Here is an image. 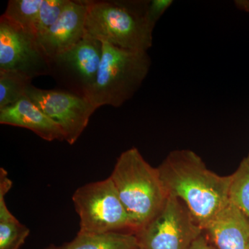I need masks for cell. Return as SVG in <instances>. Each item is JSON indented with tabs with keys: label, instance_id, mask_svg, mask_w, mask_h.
Listing matches in <instances>:
<instances>
[{
	"label": "cell",
	"instance_id": "obj_1",
	"mask_svg": "<svg viewBox=\"0 0 249 249\" xmlns=\"http://www.w3.org/2000/svg\"><path fill=\"white\" fill-rule=\"evenodd\" d=\"M157 169L168 196L182 201L203 230L229 202L231 175L208 169L191 150L170 152Z\"/></svg>",
	"mask_w": 249,
	"mask_h": 249
},
{
	"label": "cell",
	"instance_id": "obj_2",
	"mask_svg": "<svg viewBox=\"0 0 249 249\" xmlns=\"http://www.w3.org/2000/svg\"><path fill=\"white\" fill-rule=\"evenodd\" d=\"M87 35L119 48L147 52L153 42L149 0H85Z\"/></svg>",
	"mask_w": 249,
	"mask_h": 249
},
{
	"label": "cell",
	"instance_id": "obj_3",
	"mask_svg": "<svg viewBox=\"0 0 249 249\" xmlns=\"http://www.w3.org/2000/svg\"><path fill=\"white\" fill-rule=\"evenodd\" d=\"M109 178L134 234L160 212L168 199L158 169L149 164L136 147L121 154Z\"/></svg>",
	"mask_w": 249,
	"mask_h": 249
},
{
	"label": "cell",
	"instance_id": "obj_4",
	"mask_svg": "<svg viewBox=\"0 0 249 249\" xmlns=\"http://www.w3.org/2000/svg\"><path fill=\"white\" fill-rule=\"evenodd\" d=\"M103 55L96 80L86 98L95 109L121 107L142 86L151 66L147 52L119 48L102 42Z\"/></svg>",
	"mask_w": 249,
	"mask_h": 249
},
{
	"label": "cell",
	"instance_id": "obj_5",
	"mask_svg": "<svg viewBox=\"0 0 249 249\" xmlns=\"http://www.w3.org/2000/svg\"><path fill=\"white\" fill-rule=\"evenodd\" d=\"M72 200L80 218V232L134 233L128 214L110 178L80 186Z\"/></svg>",
	"mask_w": 249,
	"mask_h": 249
},
{
	"label": "cell",
	"instance_id": "obj_6",
	"mask_svg": "<svg viewBox=\"0 0 249 249\" xmlns=\"http://www.w3.org/2000/svg\"><path fill=\"white\" fill-rule=\"evenodd\" d=\"M203 232L186 205L168 196L160 212L135 235L139 249H189Z\"/></svg>",
	"mask_w": 249,
	"mask_h": 249
},
{
	"label": "cell",
	"instance_id": "obj_7",
	"mask_svg": "<svg viewBox=\"0 0 249 249\" xmlns=\"http://www.w3.org/2000/svg\"><path fill=\"white\" fill-rule=\"evenodd\" d=\"M0 71L16 72L31 80L52 73L50 59L37 37L4 15L0 18Z\"/></svg>",
	"mask_w": 249,
	"mask_h": 249
},
{
	"label": "cell",
	"instance_id": "obj_8",
	"mask_svg": "<svg viewBox=\"0 0 249 249\" xmlns=\"http://www.w3.org/2000/svg\"><path fill=\"white\" fill-rule=\"evenodd\" d=\"M102 55V42L85 34L76 45L51 59V75L62 89L86 98L96 80Z\"/></svg>",
	"mask_w": 249,
	"mask_h": 249
},
{
	"label": "cell",
	"instance_id": "obj_9",
	"mask_svg": "<svg viewBox=\"0 0 249 249\" xmlns=\"http://www.w3.org/2000/svg\"><path fill=\"white\" fill-rule=\"evenodd\" d=\"M27 96L55 123L73 145L80 137L96 110L88 98L63 89H42L32 84Z\"/></svg>",
	"mask_w": 249,
	"mask_h": 249
},
{
	"label": "cell",
	"instance_id": "obj_10",
	"mask_svg": "<svg viewBox=\"0 0 249 249\" xmlns=\"http://www.w3.org/2000/svg\"><path fill=\"white\" fill-rule=\"evenodd\" d=\"M86 18L85 0H70L58 20L38 39L50 60L71 49L85 37Z\"/></svg>",
	"mask_w": 249,
	"mask_h": 249
},
{
	"label": "cell",
	"instance_id": "obj_11",
	"mask_svg": "<svg viewBox=\"0 0 249 249\" xmlns=\"http://www.w3.org/2000/svg\"><path fill=\"white\" fill-rule=\"evenodd\" d=\"M214 249H249V219L229 203L204 229Z\"/></svg>",
	"mask_w": 249,
	"mask_h": 249
},
{
	"label": "cell",
	"instance_id": "obj_12",
	"mask_svg": "<svg viewBox=\"0 0 249 249\" xmlns=\"http://www.w3.org/2000/svg\"><path fill=\"white\" fill-rule=\"evenodd\" d=\"M0 124L29 129L47 142L65 141V136L58 124L27 96L0 109Z\"/></svg>",
	"mask_w": 249,
	"mask_h": 249
},
{
	"label": "cell",
	"instance_id": "obj_13",
	"mask_svg": "<svg viewBox=\"0 0 249 249\" xmlns=\"http://www.w3.org/2000/svg\"><path fill=\"white\" fill-rule=\"evenodd\" d=\"M7 172L0 169V249H19L30 233L29 228L11 213L5 196L12 187Z\"/></svg>",
	"mask_w": 249,
	"mask_h": 249
},
{
	"label": "cell",
	"instance_id": "obj_14",
	"mask_svg": "<svg viewBox=\"0 0 249 249\" xmlns=\"http://www.w3.org/2000/svg\"><path fill=\"white\" fill-rule=\"evenodd\" d=\"M63 249H139L135 234L125 232L78 231Z\"/></svg>",
	"mask_w": 249,
	"mask_h": 249
},
{
	"label": "cell",
	"instance_id": "obj_15",
	"mask_svg": "<svg viewBox=\"0 0 249 249\" xmlns=\"http://www.w3.org/2000/svg\"><path fill=\"white\" fill-rule=\"evenodd\" d=\"M31 80L16 72L0 71V109L27 97Z\"/></svg>",
	"mask_w": 249,
	"mask_h": 249
},
{
	"label": "cell",
	"instance_id": "obj_16",
	"mask_svg": "<svg viewBox=\"0 0 249 249\" xmlns=\"http://www.w3.org/2000/svg\"><path fill=\"white\" fill-rule=\"evenodd\" d=\"M42 1L43 0H10L3 15L35 36L34 31Z\"/></svg>",
	"mask_w": 249,
	"mask_h": 249
},
{
	"label": "cell",
	"instance_id": "obj_17",
	"mask_svg": "<svg viewBox=\"0 0 249 249\" xmlns=\"http://www.w3.org/2000/svg\"><path fill=\"white\" fill-rule=\"evenodd\" d=\"M230 202L237 206L249 219V157L241 162L237 169L231 175L229 190Z\"/></svg>",
	"mask_w": 249,
	"mask_h": 249
},
{
	"label": "cell",
	"instance_id": "obj_18",
	"mask_svg": "<svg viewBox=\"0 0 249 249\" xmlns=\"http://www.w3.org/2000/svg\"><path fill=\"white\" fill-rule=\"evenodd\" d=\"M69 1L70 0H43L34 31L37 40L58 20Z\"/></svg>",
	"mask_w": 249,
	"mask_h": 249
},
{
	"label": "cell",
	"instance_id": "obj_19",
	"mask_svg": "<svg viewBox=\"0 0 249 249\" xmlns=\"http://www.w3.org/2000/svg\"><path fill=\"white\" fill-rule=\"evenodd\" d=\"M173 4V0H149L147 16L152 27H155L157 22Z\"/></svg>",
	"mask_w": 249,
	"mask_h": 249
},
{
	"label": "cell",
	"instance_id": "obj_20",
	"mask_svg": "<svg viewBox=\"0 0 249 249\" xmlns=\"http://www.w3.org/2000/svg\"><path fill=\"white\" fill-rule=\"evenodd\" d=\"M189 249H214L212 245L210 243L204 232L202 234L191 246Z\"/></svg>",
	"mask_w": 249,
	"mask_h": 249
},
{
	"label": "cell",
	"instance_id": "obj_21",
	"mask_svg": "<svg viewBox=\"0 0 249 249\" xmlns=\"http://www.w3.org/2000/svg\"><path fill=\"white\" fill-rule=\"evenodd\" d=\"M235 2L236 6L239 9L249 13V0H238Z\"/></svg>",
	"mask_w": 249,
	"mask_h": 249
},
{
	"label": "cell",
	"instance_id": "obj_22",
	"mask_svg": "<svg viewBox=\"0 0 249 249\" xmlns=\"http://www.w3.org/2000/svg\"><path fill=\"white\" fill-rule=\"evenodd\" d=\"M45 249H63V247H56L55 245H51L49 246V247L46 248Z\"/></svg>",
	"mask_w": 249,
	"mask_h": 249
},
{
	"label": "cell",
	"instance_id": "obj_23",
	"mask_svg": "<svg viewBox=\"0 0 249 249\" xmlns=\"http://www.w3.org/2000/svg\"><path fill=\"white\" fill-rule=\"evenodd\" d=\"M248 156H249V155H248Z\"/></svg>",
	"mask_w": 249,
	"mask_h": 249
}]
</instances>
